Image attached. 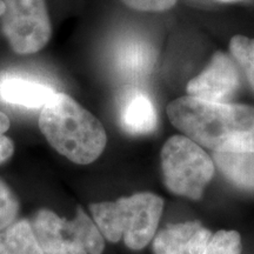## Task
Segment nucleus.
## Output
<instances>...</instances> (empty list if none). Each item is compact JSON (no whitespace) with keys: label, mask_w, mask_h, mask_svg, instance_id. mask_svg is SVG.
Instances as JSON below:
<instances>
[{"label":"nucleus","mask_w":254,"mask_h":254,"mask_svg":"<svg viewBox=\"0 0 254 254\" xmlns=\"http://www.w3.org/2000/svg\"><path fill=\"white\" fill-rule=\"evenodd\" d=\"M221 173L244 190H254V152H213Z\"/></svg>","instance_id":"12"},{"label":"nucleus","mask_w":254,"mask_h":254,"mask_svg":"<svg viewBox=\"0 0 254 254\" xmlns=\"http://www.w3.org/2000/svg\"><path fill=\"white\" fill-rule=\"evenodd\" d=\"M1 31L9 47L21 56L33 55L52 37V24L46 0H2Z\"/></svg>","instance_id":"5"},{"label":"nucleus","mask_w":254,"mask_h":254,"mask_svg":"<svg viewBox=\"0 0 254 254\" xmlns=\"http://www.w3.org/2000/svg\"><path fill=\"white\" fill-rule=\"evenodd\" d=\"M19 211L17 196L4 180L0 179V232L15 221Z\"/></svg>","instance_id":"17"},{"label":"nucleus","mask_w":254,"mask_h":254,"mask_svg":"<svg viewBox=\"0 0 254 254\" xmlns=\"http://www.w3.org/2000/svg\"><path fill=\"white\" fill-rule=\"evenodd\" d=\"M112 62L122 77L128 80H139L153 69L155 52L153 46L142 38L126 37L114 46Z\"/></svg>","instance_id":"11"},{"label":"nucleus","mask_w":254,"mask_h":254,"mask_svg":"<svg viewBox=\"0 0 254 254\" xmlns=\"http://www.w3.org/2000/svg\"><path fill=\"white\" fill-rule=\"evenodd\" d=\"M11 122L4 112L0 111V165L8 161L14 153V142L6 132L9 129Z\"/></svg>","instance_id":"18"},{"label":"nucleus","mask_w":254,"mask_h":254,"mask_svg":"<svg viewBox=\"0 0 254 254\" xmlns=\"http://www.w3.org/2000/svg\"><path fill=\"white\" fill-rule=\"evenodd\" d=\"M124 4L135 11L163 12L172 8L177 0H122Z\"/></svg>","instance_id":"19"},{"label":"nucleus","mask_w":254,"mask_h":254,"mask_svg":"<svg viewBox=\"0 0 254 254\" xmlns=\"http://www.w3.org/2000/svg\"><path fill=\"white\" fill-rule=\"evenodd\" d=\"M241 239L236 231H219L211 237L202 254H240Z\"/></svg>","instance_id":"16"},{"label":"nucleus","mask_w":254,"mask_h":254,"mask_svg":"<svg viewBox=\"0 0 254 254\" xmlns=\"http://www.w3.org/2000/svg\"><path fill=\"white\" fill-rule=\"evenodd\" d=\"M0 254H45L33 226L26 219L14 221L0 232Z\"/></svg>","instance_id":"13"},{"label":"nucleus","mask_w":254,"mask_h":254,"mask_svg":"<svg viewBox=\"0 0 254 254\" xmlns=\"http://www.w3.org/2000/svg\"><path fill=\"white\" fill-rule=\"evenodd\" d=\"M77 231L79 239L88 254H101L105 249L104 236L97 224L91 220V218L82 211L78 209V213L72 219Z\"/></svg>","instance_id":"14"},{"label":"nucleus","mask_w":254,"mask_h":254,"mask_svg":"<svg viewBox=\"0 0 254 254\" xmlns=\"http://www.w3.org/2000/svg\"><path fill=\"white\" fill-rule=\"evenodd\" d=\"M4 12H5L4 1H2V0H0V19H1V15L4 14Z\"/></svg>","instance_id":"20"},{"label":"nucleus","mask_w":254,"mask_h":254,"mask_svg":"<svg viewBox=\"0 0 254 254\" xmlns=\"http://www.w3.org/2000/svg\"><path fill=\"white\" fill-rule=\"evenodd\" d=\"M163 208L164 200L150 192L90 206L94 222L107 240L118 243L123 238L126 246L135 251L153 239Z\"/></svg>","instance_id":"3"},{"label":"nucleus","mask_w":254,"mask_h":254,"mask_svg":"<svg viewBox=\"0 0 254 254\" xmlns=\"http://www.w3.org/2000/svg\"><path fill=\"white\" fill-rule=\"evenodd\" d=\"M212 234L199 221L174 224L155 236V254H202Z\"/></svg>","instance_id":"9"},{"label":"nucleus","mask_w":254,"mask_h":254,"mask_svg":"<svg viewBox=\"0 0 254 254\" xmlns=\"http://www.w3.org/2000/svg\"><path fill=\"white\" fill-rule=\"evenodd\" d=\"M32 226L45 254H88L72 220L60 218L50 209H40Z\"/></svg>","instance_id":"7"},{"label":"nucleus","mask_w":254,"mask_h":254,"mask_svg":"<svg viewBox=\"0 0 254 254\" xmlns=\"http://www.w3.org/2000/svg\"><path fill=\"white\" fill-rule=\"evenodd\" d=\"M239 85V73L230 57L215 52L204 71L189 81L187 95L212 103H227Z\"/></svg>","instance_id":"6"},{"label":"nucleus","mask_w":254,"mask_h":254,"mask_svg":"<svg viewBox=\"0 0 254 254\" xmlns=\"http://www.w3.org/2000/svg\"><path fill=\"white\" fill-rule=\"evenodd\" d=\"M220 1H224V2H230V1H234V0H220Z\"/></svg>","instance_id":"21"},{"label":"nucleus","mask_w":254,"mask_h":254,"mask_svg":"<svg viewBox=\"0 0 254 254\" xmlns=\"http://www.w3.org/2000/svg\"><path fill=\"white\" fill-rule=\"evenodd\" d=\"M118 119L124 131L132 135L150 134L158 127L153 100L140 88L129 87L120 94Z\"/></svg>","instance_id":"8"},{"label":"nucleus","mask_w":254,"mask_h":254,"mask_svg":"<svg viewBox=\"0 0 254 254\" xmlns=\"http://www.w3.org/2000/svg\"><path fill=\"white\" fill-rule=\"evenodd\" d=\"M171 123L213 152H254V107L212 103L186 95L167 106Z\"/></svg>","instance_id":"1"},{"label":"nucleus","mask_w":254,"mask_h":254,"mask_svg":"<svg viewBox=\"0 0 254 254\" xmlns=\"http://www.w3.org/2000/svg\"><path fill=\"white\" fill-rule=\"evenodd\" d=\"M165 185L177 195L198 200L214 174V161L192 139L173 135L161 150Z\"/></svg>","instance_id":"4"},{"label":"nucleus","mask_w":254,"mask_h":254,"mask_svg":"<svg viewBox=\"0 0 254 254\" xmlns=\"http://www.w3.org/2000/svg\"><path fill=\"white\" fill-rule=\"evenodd\" d=\"M230 51L245 71L247 80L254 90V39L239 34L234 36L230 41Z\"/></svg>","instance_id":"15"},{"label":"nucleus","mask_w":254,"mask_h":254,"mask_svg":"<svg viewBox=\"0 0 254 254\" xmlns=\"http://www.w3.org/2000/svg\"><path fill=\"white\" fill-rule=\"evenodd\" d=\"M38 124L49 144L74 164L93 163L106 147V131L99 119L63 92L41 109Z\"/></svg>","instance_id":"2"},{"label":"nucleus","mask_w":254,"mask_h":254,"mask_svg":"<svg viewBox=\"0 0 254 254\" xmlns=\"http://www.w3.org/2000/svg\"><path fill=\"white\" fill-rule=\"evenodd\" d=\"M57 93L51 85L27 74H0V101L26 109H43Z\"/></svg>","instance_id":"10"}]
</instances>
